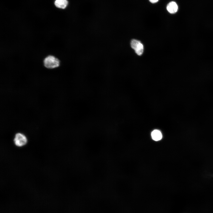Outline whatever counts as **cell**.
<instances>
[{"mask_svg":"<svg viewBox=\"0 0 213 213\" xmlns=\"http://www.w3.org/2000/svg\"><path fill=\"white\" fill-rule=\"evenodd\" d=\"M44 66L49 69H53L58 67L60 64V61L56 57L52 55H49L43 60Z\"/></svg>","mask_w":213,"mask_h":213,"instance_id":"6da1fadb","label":"cell"},{"mask_svg":"<svg viewBox=\"0 0 213 213\" xmlns=\"http://www.w3.org/2000/svg\"><path fill=\"white\" fill-rule=\"evenodd\" d=\"M13 142L16 146L21 147L23 146L27 143V139L26 136L23 134L20 133H17L15 135Z\"/></svg>","mask_w":213,"mask_h":213,"instance_id":"7a4b0ae2","label":"cell"},{"mask_svg":"<svg viewBox=\"0 0 213 213\" xmlns=\"http://www.w3.org/2000/svg\"><path fill=\"white\" fill-rule=\"evenodd\" d=\"M132 48L135 51L136 53L139 56L142 55L144 50V46L143 44L139 41L133 39L130 42Z\"/></svg>","mask_w":213,"mask_h":213,"instance_id":"3957f363","label":"cell"},{"mask_svg":"<svg viewBox=\"0 0 213 213\" xmlns=\"http://www.w3.org/2000/svg\"><path fill=\"white\" fill-rule=\"evenodd\" d=\"M178 8L177 4L174 1L170 2L167 6V10L171 14L176 13L178 11Z\"/></svg>","mask_w":213,"mask_h":213,"instance_id":"277c9868","label":"cell"},{"mask_svg":"<svg viewBox=\"0 0 213 213\" xmlns=\"http://www.w3.org/2000/svg\"><path fill=\"white\" fill-rule=\"evenodd\" d=\"M54 4L57 7L64 9L66 7L68 2L67 0H56Z\"/></svg>","mask_w":213,"mask_h":213,"instance_id":"5b68a950","label":"cell"},{"mask_svg":"<svg viewBox=\"0 0 213 213\" xmlns=\"http://www.w3.org/2000/svg\"><path fill=\"white\" fill-rule=\"evenodd\" d=\"M151 135L152 139L155 141H158L161 140L162 137L161 133L158 130H153L151 133Z\"/></svg>","mask_w":213,"mask_h":213,"instance_id":"8992f818","label":"cell"},{"mask_svg":"<svg viewBox=\"0 0 213 213\" xmlns=\"http://www.w3.org/2000/svg\"><path fill=\"white\" fill-rule=\"evenodd\" d=\"M149 1L152 3H155L157 2L159 0H149Z\"/></svg>","mask_w":213,"mask_h":213,"instance_id":"52a82bcc","label":"cell"}]
</instances>
